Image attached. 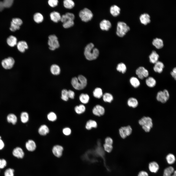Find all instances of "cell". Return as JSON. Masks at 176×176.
Wrapping results in <instances>:
<instances>
[{
	"label": "cell",
	"instance_id": "ee69618b",
	"mask_svg": "<svg viewBox=\"0 0 176 176\" xmlns=\"http://www.w3.org/2000/svg\"><path fill=\"white\" fill-rule=\"evenodd\" d=\"M15 170L13 169L8 168L5 170L4 172V176H14Z\"/></svg>",
	"mask_w": 176,
	"mask_h": 176
},
{
	"label": "cell",
	"instance_id": "681fc988",
	"mask_svg": "<svg viewBox=\"0 0 176 176\" xmlns=\"http://www.w3.org/2000/svg\"><path fill=\"white\" fill-rule=\"evenodd\" d=\"M103 146L104 150L108 153L110 152L112 150L113 147L112 145L104 143Z\"/></svg>",
	"mask_w": 176,
	"mask_h": 176
},
{
	"label": "cell",
	"instance_id": "1f68e13d",
	"mask_svg": "<svg viewBox=\"0 0 176 176\" xmlns=\"http://www.w3.org/2000/svg\"><path fill=\"white\" fill-rule=\"evenodd\" d=\"M17 39L15 36L11 35L7 39V42L8 45L11 47H13L17 44Z\"/></svg>",
	"mask_w": 176,
	"mask_h": 176
},
{
	"label": "cell",
	"instance_id": "484cf974",
	"mask_svg": "<svg viewBox=\"0 0 176 176\" xmlns=\"http://www.w3.org/2000/svg\"><path fill=\"white\" fill-rule=\"evenodd\" d=\"M120 8L116 5L112 6L110 7V11L111 14L113 16H118L120 13Z\"/></svg>",
	"mask_w": 176,
	"mask_h": 176
},
{
	"label": "cell",
	"instance_id": "9f6ffc18",
	"mask_svg": "<svg viewBox=\"0 0 176 176\" xmlns=\"http://www.w3.org/2000/svg\"><path fill=\"white\" fill-rule=\"evenodd\" d=\"M68 94L69 98L71 99H74L75 94L73 91L70 90H68Z\"/></svg>",
	"mask_w": 176,
	"mask_h": 176
},
{
	"label": "cell",
	"instance_id": "8992f818",
	"mask_svg": "<svg viewBox=\"0 0 176 176\" xmlns=\"http://www.w3.org/2000/svg\"><path fill=\"white\" fill-rule=\"evenodd\" d=\"M48 44L49 49L54 50L59 47L60 45L57 37L54 34L49 35L48 37Z\"/></svg>",
	"mask_w": 176,
	"mask_h": 176
},
{
	"label": "cell",
	"instance_id": "836d02e7",
	"mask_svg": "<svg viewBox=\"0 0 176 176\" xmlns=\"http://www.w3.org/2000/svg\"><path fill=\"white\" fill-rule=\"evenodd\" d=\"M102 97L103 101L106 102L110 103L113 99V97L112 95L108 93H104Z\"/></svg>",
	"mask_w": 176,
	"mask_h": 176
},
{
	"label": "cell",
	"instance_id": "2e32d148",
	"mask_svg": "<svg viewBox=\"0 0 176 176\" xmlns=\"http://www.w3.org/2000/svg\"><path fill=\"white\" fill-rule=\"evenodd\" d=\"M148 168L150 172L155 173L158 170L159 166L157 162L155 161H152L149 163L148 165Z\"/></svg>",
	"mask_w": 176,
	"mask_h": 176
},
{
	"label": "cell",
	"instance_id": "3957f363",
	"mask_svg": "<svg viewBox=\"0 0 176 176\" xmlns=\"http://www.w3.org/2000/svg\"><path fill=\"white\" fill-rule=\"evenodd\" d=\"M75 16L72 13L67 12L61 16L60 21L63 23V26L65 28L72 26L74 24Z\"/></svg>",
	"mask_w": 176,
	"mask_h": 176
},
{
	"label": "cell",
	"instance_id": "52a82bcc",
	"mask_svg": "<svg viewBox=\"0 0 176 176\" xmlns=\"http://www.w3.org/2000/svg\"><path fill=\"white\" fill-rule=\"evenodd\" d=\"M169 97V95L168 91L165 89L163 91H160L158 92L156 98L158 101L164 103L168 100Z\"/></svg>",
	"mask_w": 176,
	"mask_h": 176
},
{
	"label": "cell",
	"instance_id": "6125c7cd",
	"mask_svg": "<svg viewBox=\"0 0 176 176\" xmlns=\"http://www.w3.org/2000/svg\"><path fill=\"white\" fill-rule=\"evenodd\" d=\"M1 137L0 136V139H1Z\"/></svg>",
	"mask_w": 176,
	"mask_h": 176
},
{
	"label": "cell",
	"instance_id": "30bf717a",
	"mask_svg": "<svg viewBox=\"0 0 176 176\" xmlns=\"http://www.w3.org/2000/svg\"><path fill=\"white\" fill-rule=\"evenodd\" d=\"M136 74L138 77L141 79L147 77L149 75L148 70L143 66H140L137 68Z\"/></svg>",
	"mask_w": 176,
	"mask_h": 176
},
{
	"label": "cell",
	"instance_id": "e575fe53",
	"mask_svg": "<svg viewBox=\"0 0 176 176\" xmlns=\"http://www.w3.org/2000/svg\"><path fill=\"white\" fill-rule=\"evenodd\" d=\"M93 95L94 97L97 99H100L103 95L102 90L99 88H96L93 92Z\"/></svg>",
	"mask_w": 176,
	"mask_h": 176
},
{
	"label": "cell",
	"instance_id": "5bb4252c",
	"mask_svg": "<svg viewBox=\"0 0 176 176\" xmlns=\"http://www.w3.org/2000/svg\"><path fill=\"white\" fill-rule=\"evenodd\" d=\"M63 150V148L62 146L57 145L53 146L52 149V152L55 156L59 158L62 155Z\"/></svg>",
	"mask_w": 176,
	"mask_h": 176
},
{
	"label": "cell",
	"instance_id": "44dd1931",
	"mask_svg": "<svg viewBox=\"0 0 176 176\" xmlns=\"http://www.w3.org/2000/svg\"><path fill=\"white\" fill-rule=\"evenodd\" d=\"M86 110V107L83 104L76 105L74 108V111L78 115H80L83 114L85 112Z\"/></svg>",
	"mask_w": 176,
	"mask_h": 176
},
{
	"label": "cell",
	"instance_id": "277c9868",
	"mask_svg": "<svg viewBox=\"0 0 176 176\" xmlns=\"http://www.w3.org/2000/svg\"><path fill=\"white\" fill-rule=\"evenodd\" d=\"M130 28L124 22L119 21L117 23L116 33L118 36H123L129 30Z\"/></svg>",
	"mask_w": 176,
	"mask_h": 176
},
{
	"label": "cell",
	"instance_id": "7bdbcfd3",
	"mask_svg": "<svg viewBox=\"0 0 176 176\" xmlns=\"http://www.w3.org/2000/svg\"><path fill=\"white\" fill-rule=\"evenodd\" d=\"M166 159L168 163L169 164H171L175 162V158L174 155L172 154H169L166 156Z\"/></svg>",
	"mask_w": 176,
	"mask_h": 176
},
{
	"label": "cell",
	"instance_id": "f5cc1de1",
	"mask_svg": "<svg viewBox=\"0 0 176 176\" xmlns=\"http://www.w3.org/2000/svg\"><path fill=\"white\" fill-rule=\"evenodd\" d=\"M104 142L106 144L112 145L113 143V140L111 137H107L105 139Z\"/></svg>",
	"mask_w": 176,
	"mask_h": 176
},
{
	"label": "cell",
	"instance_id": "ab89813d",
	"mask_svg": "<svg viewBox=\"0 0 176 176\" xmlns=\"http://www.w3.org/2000/svg\"><path fill=\"white\" fill-rule=\"evenodd\" d=\"M117 70L122 74L124 73L127 70V67L123 63L118 64L116 67Z\"/></svg>",
	"mask_w": 176,
	"mask_h": 176
},
{
	"label": "cell",
	"instance_id": "74e56055",
	"mask_svg": "<svg viewBox=\"0 0 176 176\" xmlns=\"http://www.w3.org/2000/svg\"><path fill=\"white\" fill-rule=\"evenodd\" d=\"M7 120L9 123H11L13 124H15L17 121V118L16 116L14 114L11 113L9 114L7 116Z\"/></svg>",
	"mask_w": 176,
	"mask_h": 176
},
{
	"label": "cell",
	"instance_id": "4316f807",
	"mask_svg": "<svg viewBox=\"0 0 176 176\" xmlns=\"http://www.w3.org/2000/svg\"><path fill=\"white\" fill-rule=\"evenodd\" d=\"M127 104L129 107L135 108L138 106V102L136 99L134 98L131 97L128 99Z\"/></svg>",
	"mask_w": 176,
	"mask_h": 176
},
{
	"label": "cell",
	"instance_id": "8fae6325",
	"mask_svg": "<svg viewBox=\"0 0 176 176\" xmlns=\"http://www.w3.org/2000/svg\"><path fill=\"white\" fill-rule=\"evenodd\" d=\"M15 61L13 58L9 57L2 60L1 64L3 67L6 69H11L13 67Z\"/></svg>",
	"mask_w": 176,
	"mask_h": 176
},
{
	"label": "cell",
	"instance_id": "ba28073f",
	"mask_svg": "<svg viewBox=\"0 0 176 176\" xmlns=\"http://www.w3.org/2000/svg\"><path fill=\"white\" fill-rule=\"evenodd\" d=\"M132 131V128L130 125L121 127L119 129V134L121 137L123 139L130 135Z\"/></svg>",
	"mask_w": 176,
	"mask_h": 176
},
{
	"label": "cell",
	"instance_id": "f546056e",
	"mask_svg": "<svg viewBox=\"0 0 176 176\" xmlns=\"http://www.w3.org/2000/svg\"><path fill=\"white\" fill-rule=\"evenodd\" d=\"M50 70L53 75H59L61 71L59 66L58 65L55 64H53L51 66Z\"/></svg>",
	"mask_w": 176,
	"mask_h": 176
},
{
	"label": "cell",
	"instance_id": "94428289",
	"mask_svg": "<svg viewBox=\"0 0 176 176\" xmlns=\"http://www.w3.org/2000/svg\"><path fill=\"white\" fill-rule=\"evenodd\" d=\"M4 8L3 2L0 1V11H2Z\"/></svg>",
	"mask_w": 176,
	"mask_h": 176
},
{
	"label": "cell",
	"instance_id": "7dc6e473",
	"mask_svg": "<svg viewBox=\"0 0 176 176\" xmlns=\"http://www.w3.org/2000/svg\"><path fill=\"white\" fill-rule=\"evenodd\" d=\"M13 0H5L3 3L4 8H8L11 7L13 2Z\"/></svg>",
	"mask_w": 176,
	"mask_h": 176
},
{
	"label": "cell",
	"instance_id": "f1b7e54d",
	"mask_svg": "<svg viewBox=\"0 0 176 176\" xmlns=\"http://www.w3.org/2000/svg\"><path fill=\"white\" fill-rule=\"evenodd\" d=\"M79 100L83 104H86L89 102L90 97L87 94L82 93L79 96Z\"/></svg>",
	"mask_w": 176,
	"mask_h": 176
},
{
	"label": "cell",
	"instance_id": "91938a15",
	"mask_svg": "<svg viewBox=\"0 0 176 176\" xmlns=\"http://www.w3.org/2000/svg\"><path fill=\"white\" fill-rule=\"evenodd\" d=\"M5 146V144L3 141L0 139V150H2Z\"/></svg>",
	"mask_w": 176,
	"mask_h": 176
},
{
	"label": "cell",
	"instance_id": "816d5d0a",
	"mask_svg": "<svg viewBox=\"0 0 176 176\" xmlns=\"http://www.w3.org/2000/svg\"><path fill=\"white\" fill-rule=\"evenodd\" d=\"M7 162L4 159H0V169L4 168L7 165Z\"/></svg>",
	"mask_w": 176,
	"mask_h": 176
},
{
	"label": "cell",
	"instance_id": "83f0119b",
	"mask_svg": "<svg viewBox=\"0 0 176 176\" xmlns=\"http://www.w3.org/2000/svg\"><path fill=\"white\" fill-rule=\"evenodd\" d=\"M152 43L153 45L158 49L161 48L164 45L162 40L159 38H156L154 39Z\"/></svg>",
	"mask_w": 176,
	"mask_h": 176
},
{
	"label": "cell",
	"instance_id": "ffe728a7",
	"mask_svg": "<svg viewBox=\"0 0 176 176\" xmlns=\"http://www.w3.org/2000/svg\"><path fill=\"white\" fill-rule=\"evenodd\" d=\"M139 19L141 23L144 25L147 24L151 21L150 15L146 13L142 14L140 16Z\"/></svg>",
	"mask_w": 176,
	"mask_h": 176
},
{
	"label": "cell",
	"instance_id": "ac0fdd59",
	"mask_svg": "<svg viewBox=\"0 0 176 176\" xmlns=\"http://www.w3.org/2000/svg\"><path fill=\"white\" fill-rule=\"evenodd\" d=\"M18 50L21 52H24L25 50L28 49V46L27 43L24 41H21L17 44Z\"/></svg>",
	"mask_w": 176,
	"mask_h": 176
},
{
	"label": "cell",
	"instance_id": "6f0895ef",
	"mask_svg": "<svg viewBox=\"0 0 176 176\" xmlns=\"http://www.w3.org/2000/svg\"><path fill=\"white\" fill-rule=\"evenodd\" d=\"M97 149V152L98 155L101 157H103L104 152L102 149L99 148H98Z\"/></svg>",
	"mask_w": 176,
	"mask_h": 176
},
{
	"label": "cell",
	"instance_id": "d4e9b609",
	"mask_svg": "<svg viewBox=\"0 0 176 176\" xmlns=\"http://www.w3.org/2000/svg\"><path fill=\"white\" fill-rule=\"evenodd\" d=\"M163 176H176V171H174L173 167H169L165 170Z\"/></svg>",
	"mask_w": 176,
	"mask_h": 176
},
{
	"label": "cell",
	"instance_id": "4dcf8cb0",
	"mask_svg": "<svg viewBox=\"0 0 176 176\" xmlns=\"http://www.w3.org/2000/svg\"><path fill=\"white\" fill-rule=\"evenodd\" d=\"M38 132L39 133L42 135H45L49 132V129L45 125H43L39 128Z\"/></svg>",
	"mask_w": 176,
	"mask_h": 176
},
{
	"label": "cell",
	"instance_id": "4fadbf2b",
	"mask_svg": "<svg viewBox=\"0 0 176 176\" xmlns=\"http://www.w3.org/2000/svg\"><path fill=\"white\" fill-rule=\"evenodd\" d=\"M12 154L14 157L18 159L22 158L24 155V153L22 149L19 147L14 148L12 151Z\"/></svg>",
	"mask_w": 176,
	"mask_h": 176
},
{
	"label": "cell",
	"instance_id": "60d3db41",
	"mask_svg": "<svg viewBox=\"0 0 176 176\" xmlns=\"http://www.w3.org/2000/svg\"><path fill=\"white\" fill-rule=\"evenodd\" d=\"M20 118L22 122L23 123H25L27 122L29 120V115L26 112H22L21 114Z\"/></svg>",
	"mask_w": 176,
	"mask_h": 176
},
{
	"label": "cell",
	"instance_id": "9a60e30c",
	"mask_svg": "<svg viewBox=\"0 0 176 176\" xmlns=\"http://www.w3.org/2000/svg\"><path fill=\"white\" fill-rule=\"evenodd\" d=\"M98 124L97 122L92 119H89L86 122L85 128L88 130H90L93 128H96L98 127Z\"/></svg>",
	"mask_w": 176,
	"mask_h": 176
},
{
	"label": "cell",
	"instance_id": "bcb514c9",
	"mask_svg": "<svg viewBox=\"0 0 176 176\" xmlns=\"http://www.w3.org/2000/svg\"><path fill=\"white\" fill-rule=\"evenodd\" d=\"M11 22L15 25L20 26L22 23V20L19 18H14L12 19Z\"/></svg>",
	"mask_w": 176,
	"mask_h": 176
},
{
	"label": "cell",
	"instance_id": "c3c4849f",
	"mask_svg": "<svg viewBox=\"0 0 176 176\" xmlns=\"http://www.w3.org/2000/svg\"><path fill=\"white\" fill-rule=\"evenodd\" d=\"M62 132L64 135L68 136L71 134L72 133V130L69 127H66L63 129Z\"/></svg>",
	"mask_w": 176,
	"mask_h": 176
},
{
	"label": "cell",
	"instance_id": "603a6c76",
	"mask_svg": "<svg viewBox=\"0 0 176 176\" xmlns=\"http://www.w3.org/2000/svg\"><path fill=\"white\" fill-rule=\"evenodd\" d=\"M164 67L163 63L161 62L158 61L155 64L153 69L155 72L160 73L162 72Z\"/></svg>",
	"mask_w": 176,
	"mask_h": 176
},
{
	"label": "cell",
	"instance_id": "5b68a950",
	"mask_svg": "<svg viewBox=\"0 0 176 176\" xmlns=\"http://www.w3.org/2000/svg\"><path fill=\"white\" fill-rule=\"evenodd\" d=\"M91 11L87 8H85L81 10L79 13V16L81 20L85 22L90 20L93 17Z\"/></svg>",
	"mask_w": 176,
	"mask_h": 176
},
{
	"label": "cell",
	"instance_id": "d590c367",
	"mask_svg": "<svg viewBox=\"0 0 176 176\" xmlns=\"http://www.w3.org/2000/svg\"><path fill=\"white\" fill-rule=\"evenodd\" d=\"M130 82L132 86L135 88H138L140 85L139 80L135 77H131L130 79Z\"/></svg>",
	"mask_w": 176,
	"mask_h": 176
},
{
	"label": "cell",
	"instance_id": "7a4b0ae2",
	"mask_svg": "<svg viewBox=\"0 0 176 176\" xmlns=\"http://www.w3.org/2000/svg\"><path fill=\"white\" fill-rule=\"evenodd\" d=\"M71 84L73 87L77 90H81L84 88L87 84L86 78L82 75L77 77H74L72 78Z\"/></svg>",
	"mask_w": 176,
	"mask_h": 176
},
{
	"label": "cell",
	"instance_id": "7c38bea8",
	"mask_svg": "<svg viewBox=\"0 0 176 176\" xmlns=\"http://www.w3.org/2000/svg\"><path fill=\"white\" fill-rule=\"evenodd\" d=\"M138 122L139 124L142 126H146L152 128L153 125L152 119L149 117H143L139 120Z\"/></svg>",
	"mask_w": 176,
	"mask_h": 176
},
{
	"label": "cell",
	"instance_id": "8d00e7d4",
	"mask_svg": "<svg viewBox=\"0 0 176 176\" xmlns=\"http://www.w3.org/2000/svg\"><path fill=\"white\" fill-rule=\"evenodd\" d=\"M33 19L34 21L36 23H40L43 22L44 17L43 15L40 13L37 12L33 15Z\"/></svg>",
	"mask_w": 176,
	"mask_h": 176
},
{
	"label": "cell",
	"instance_id": "680465c9",
	"mask_svg": "<svg viewBox=\"0 0 176 176\" xmlns=\"http://www.w3.org/2000/svg\"><path fill=\"white\" fill-rule=\"evenodd\" d=\"M171 74L173 78L176 80V67L173 68L172 71L171 72Z\"/></svg>",
	"mask_w": 176,
	"mask_h": 176
},
{
	"label": "cell",
	"instance_id": "f35d334b",
	"mask_svg": "<svg viewBox=\"0 0 176 176\" xmlns=\"http://www.w3.org/2000/svg\"><path fill=\"white\" fill-rule=\"evenodd\" d=\"M63 5L66 8L71 9L74 7L75 3L73 1L71 0H65L63 1Z\"/></svg>",
	"mask_w": 176,
	"mask_h": 176
},
{
	"label": "cell",
	"instance_id": "9c48e42d",
	"mask_svg": "<svg viewBox=\"0 0 176 176\" xmlns=\"http://www.w3.org/2000/svg\"><path fill=\"white\" fill-rule=\"evenodd\" d=\"M105 112L104 108L99 104L95 105L92 110V114L95 116L100 117L103 115Z\"/></svg>",
	"mask_w": 176,
	"mask_h": 176
},
{
	"label": "cell",
	"instance_id": "6da1fadb",
	"mask_svg": "<svg viewBox=\"0 0 176 176\" xmlns=\"http://www.w3.org/2000/svg\"><path fill=\"white\" fill-rule=\"evenodd\" d=\"M99 51L94 47V45L91 43L88 44L85 48L84 54L86 59L89 60L96 59L99 55Z\"/></svg>",
	"mask_w": 176,
	"mask_h": 176
},
{
	"label": "cell",
	"instance_id": "11a10c76",
	"mask_svg": "<svg viewBox=\"0 0 176 176\" xmlns=\"http://www.w3.org/2000/svg\"><path fill=\"white\" fill-rule=\"evenodd\" d=\"M137 176H149V175L146 171L141 170L138 172Z\"/></svg>",
	"mask_w": 176,
	"mask_h": 176
},
{
	"label": "cell",
	"instance_id": "f907efd6",
	"mask_svg": "<svg viewBox=\"0 0 176 176\" xmlns=\"http://www.w3.org/2000/svg\"><path fill=\"white\" fill-rule=\"evenodd\" d=\"M58 2L57 0H49L48 2L49 5L52 7H54L56 6Z\"/></svg>",
	"mask_w": 176,
	"mask_h": 176
},
{
	"label": "cell",
	"instance_id": "d6986e66",
	"mask_svg": "<svg viewBox=\"0 0 176 176\" xmlns=\"http://www.w3.org/2000/svg\"><path fill=\"white\" fill-rule=\"evenodd\" d=\"M25 147L28 151L32 152L35 150L36 145L35 143L33 140H29L26 143Z\"/></svg>",
	"mask_w": 176,
	"mask_h": 176
},
{
	"label": "cell",
	"instance_id": "cb8c5ba5",
	"mask_svg": "<svg viewBox=\"0 0 176 176\" xmlns=\"http://www.w3.org/2000/svg\"><path fill=\"white\" fill-rule=\"evenodd\" d=\"M159 56L155 51H153L149 55V58L150 63L155 64L158 61Z\"/></svg>",
	"mask_w": 176,
	"mask_h": 176
},
{
	"label": "cell",
	"instance_id": "b9f144b4",
	"mask_svg": "<svg viewBox=\"0 0 176 176\" xmlns=\"http://www.w3.org/2000/svg\"><path fill=\"white\" fill-rule=\"evenodd\" d=\"M61 98L62 100L65 101H67L69 98L68 94V90L66 89H63L61 92Z\"/></svg>",
	"mask_w": 176,
	"mask_h": 176
},
{
	"label": "cell",
	"instance_id": "d6a6232c",
	"mask_svg": "<svg viewBox=\"0 0 176 176\" xmlns=\"http://www.w3.org/2000/svg\"><path fill=\"white\" fill-rule=\"evenodd\" d=\"M145 82L147 85L150 88L154 87L156 84L155 79L152 77H149L146 80Z\"/></svg>",
	"mask_w": 176,
	"mask_h": 176
},
{
	"label": "cell",
	"instance_id": "7402d4cb",
	"mask_svg": "<svg viewBox=\"0 0 176 176\" xmlns=\"http://www.w3.org/2000/svg\"><path fill=\"white\" fill-rule=\"evenodd\" d=\"M50 15L51 20L57 23L60 21L61 16L60 14L57 11L52 12Z\"/></svg>",
	"mask_w": 176,
	"mask_h": 176
},
{
	"label": "cell",
	"instance_id": "f6af8a7d",
	"mask_svg": "<svg viewBox=\"0 0 176 176\" xmlns=\"http://www.w3.org/2000/svg\"><path fill=\"white\" fill-rule=\"evenodd\" d=\"M47 118L49 121H54L56 120L57 116L54 112H51L48 114L47 115Z\"/></svg>",
	"mask_w": 176,
	"mask_h": 176
},
{
	"label": "cell",
	"instance_id": "be15d7a7",
	"mask_svg": "<svg viewBox=\"0 0 176 176\" xmlns=\"http://www.w3.org/2000/svg\"></svg>",
	"mask_w": 176,
	"mask_h": 176
},
{
	"label": "cell",
	"instance_id": "db71d44e",
	"mask_svg": "<svg viewBox=\"0 0 176 176\" xmlns=\"http://www.w3.org/2000/svg\"><path fill=\"white\" fill-rule=\"evenodd\" d=\"M20 28V26L16 25L11 22V27L10 29L11 31L14 32L19 29Z\"/></svg>",
	"mask_w": 176,
	"mask_h": 176
},
{
	"label": "cell",
	"instance_id": "e0dca14e",
	"mask_svg": "<svg viewBox=\"0 0 176 176\" xmlns=\"http://www.w3.org/2000/svg\"><path fill=\"white\" fill-rule=\"evenodd\" d=\"M111 24L109 20H104L100 23V27L101 29L103 30H108L111 27Z\"/></svg>",
	"mask_w": 176,
	"mask_h": 176
}]
</instances>
